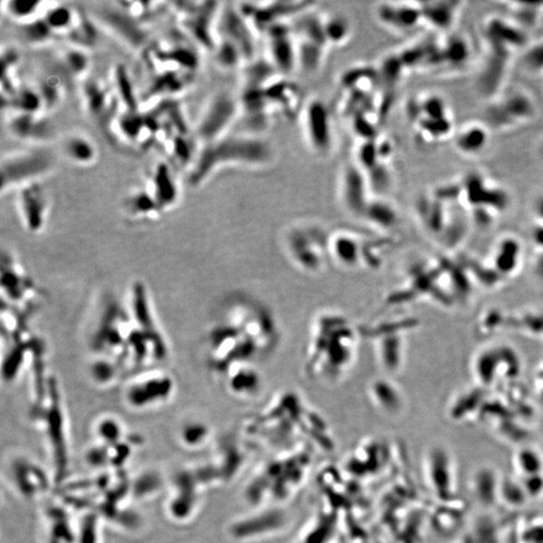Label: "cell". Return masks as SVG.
<instances>
[{"mask_svg":"<svg viewBox=\"0 0 543 543\" xmlns=\"http://www.w3.org/2000/svg\"><path fill=\"white\" fill-rule=\"evenodd\" d=\"M270 63L279 73L288 74L298 68V51L292 25L280 23L265 32Z\"/></svg>","mask_w":543,"mask_h":543,"instance_id":"cell-13","label":"cell"},{"mask_svg":"<svg viewBox=\"0 0 543 543\" xmlns=\"http://www.w3.org/2000/svg\"><path fill=\"white\" fill-rule=\"evenodd\" d=\"M275 159V147L265 137L252 133H228L216 142L200 148L190 167L188 181L193 188H197L224 167L261 169L271 166Z\"/></svg>","mask_w":543,"mask_h":543,"instance_id":"cell-1","label":"cell"},{"mask_svg":"<svg viewBox=\"0 0 543 543\" xmlns=\"http://www.w3.org/2000/svg\"><path fill=\"white\" fill-rule=\"evenodd\" d=\"M521 63L528 74L543 75V39L530 44L524 49Z\"/></svg>","mask_w":543,"mask_h":543,"instance_id":"cell-30","label":"cell"},{"mask_svg":"<svg viewBox=\"0 0 543 543\" xmlns=\"http://www.w3.org/2000/svg\"><path fill=\"white\" fill-rule=\"evenodd\" d=\"M131 315L129 309L124 308L117 302L108 304L97 325L92 338V348L98 358H109L127 368V347L132 332Z\"/></svg>","mask_w":543,"mask_h":543,"instance_id":"cell-3","label":"cell"},{"mask_svg":"<svg viewBox=\"0 0 543 543\" xmlns=\"http://www.w3.org/2000/svg\"><path fill=\"white\" fill-rule=\"evenodd\" d=\"M174 391L171 375L160 370H140L130 375L124 386V400L134 410L158 407L169 400Z\"/></svg>","mask_w":543,"mask_h":543,"instance_id":"cell-6","label":"cell"},{"mask_svg":"<svg viewBox=\"0 0 543 543\" xmlns=\"http://www.w3.org/2000/svg\"><path fill=\"white\" fill-rule=\"evenodd\" d=\"M323 27L330 48H340L353 37V25L348 18L336 13H322Z\"/></svg>","mask_w":543,"mask_h":543,"instance_id":"cell-25","label":"cell"},{"mask_svg":"<svg viewBox=\"0 0 543 543\" xmlns=\"http://www.w3.org/2000/svg\"><path fill=\"white\" fill-rule=\"evenodd\" d=\"M94 14L101 23L121 37L130 46L133 48L145 46L150 35L148 30L142 27L144 20L130 13L124 2H116L112 6L103 4Z\"/></svg>","mask_w":543,"mask_h":543,"instance_id":"cell-12","label":"cell"},{"mask_svg":"<svg viewBox=\"0 0 543 543\" xmlns=\"http://www.w3.org/2000/svg\"><path fill=\"white\" fill-rule=\"evenodd\" d=\"M468 42L462 37H453L447 44L441 46V63L444 66L460 67L468 61L470 49Z\"/></svg>","mask_w":543,"mask_h":543,"instance_id":"cell-28","label":"cell"},{"mask_svg":"<svg viewBox=\"0 0 543 543\" xmlns=\"http://www.w3.org/2000/svg\"><path fill=\"white\" fill-rule=\"evenodd\" d=\"M2 302L28 315L34 313L41 295L32 279L11 254H4L1 263Z\"/></svg>","mask_w":543,"mask_h":543,"instance_id":"cell-8","label":"cell"},{"mask_svg":"<svg viewBox=\"0 0 543 543\" xmlns=\"http://www.w3.org/2000/svg\"><path fill=\"white\" fill-rule=\"evenodd\" d=\"M58 158L49 146H32L1 157V193L41 181L56 167Z\"/></svg>","mask_w":543,"mask_h":543,"instance_id":"cell-2","label":"cell"},{"mask_svg":"<svg viewBox=\"0 0 543 543\" xmlns=\"http://www.w3.org/2000/svg\"><path fill=\"white\" fill-rule=\"evenodd\" d=\"M464 2L456 0H434L420 2L422 21L438 32H449L457 23Z\"/></svg>","mask_w":543,"mask_h":543,"instance_id":"cell-20","label":"cell"},{"mask_svg":"<svg viewBox=\"0 0 543 543\" xmlns=\"http://www.w3.org/2000/svg\"><path fill=\"white\" fill-rule=\"evenodd\" d=\"M207 428L198 422H190L181 429V441L184 445L195 446L204 441Z\"/></svg>","mask_w":543,"mask_h":543,"instance_id":"cell-33","label":"cell"},{"mask_svg":"<svg viewBox=\"0 0 543 543\" xmlns=\"http://www.w3.org/2000/svg\"><path fill=\"white\" fill-rule=\"evenodd\" d=\"M537 113L532 98L524 92H509L491 104L485 113L491 130H507L530 122Z\"/></svg>","mask_w":543,"mask_h":543,"instance_id":"cell-11","label":"cell"},{"mask_svg":"<svg viewBox=\"0 0 543 543\" xmlns=\"http://www.w3.org/2000/svg\"><path fill=\"white\" fill-rule=\"evenodd\" d=\"M58 63L61 65V71H65V77L70 75L78 79L88 72L90 58L87 49L72 47L59 56Z\"/></svg>","mask_w":543,"mask_h":543,"instance_id":"cell-26","label":"cell"},{"mask_svg":"<svg viewBox=\"0 0 543 543\" xmlns=\"http://www.w3.org/2000/svg\"><path fill=\"white\" fill-rule=\"evenodd\" d=\"M124 209L127 214L133 219H154L162 216L154 198L145 188L130 193L125 200Z\"/></svg>","mask_w":543,"mask_h":543,"instance_id":"cell-23","label":"cell"},{"mask_svg":"<svg viewBox=\"0 0 543 543\" xmlns=\"http://www.w3.org/2000/svg\"><path fill=\"white\" fill-rule=\"evenodd\" d=\"M491 140V129L486 123L470 122L454 134V147L460 154L476 157L482 154Z\"/></svg>","mask_w":543,"mask_h":543,"instance_id":"cell-21","label":"cell"},{"mask_svg":"<svg viewBox=\"0 0 543 543\" xmlns=\"http://www.w3.org/2000/svg\"><path fill=\"white\" fill-rule=\"evenodd\" d=\"M92 377L99 386H110L121 379L127 372L122 365L109 358H98L91 367Z\"/></svg>","mask_w":543,"mask_h":543,"instance_id":"cell-27","label":"cell"},{"mask_svg":"<svg viewBox=\"0 0 543 543\" xmlns=\"http://www.w3.org/2000/svg\"><path fill=\"white\" fill-rule=\"evenodd\" d=\"M84 101L89 114L106 132L112 131L118 117L116 104L119 101L114 91L97 80H90L84 86Z\"/></svg>","mask_w":543,"mask_h":543,"instance_id":"cell-19","label":"cell"},{"mask_svg":"<svg viewBox=\"0 0 543 543\" xmlns=\"http://www.w3.org/2000/svg\"><path fill=\"white\" fill-rule=\"evenodd\" d=\"M185 34L202 48L214 51L216 27L221 6L216 2H184L176 4Z\"/></svg>","mask_w":543,"mask_h":543,"instance_id":"cell-9","label":"cell"},{"mask_svg":"<svg viewBox=\"0 0 543 543\" xmlns=\"http://www.w3.org/2000/svg\"><path fill=\"white\" fill-rule=\"evenodd\" d=\"M18 205L23 224L30 233H39L49 214V197L41 181L18 188Z\"/></svg>","mask_w":543,"mask_h":543,"instance_id":"cell-17","label":"cell"},{"mask_svg":"<svg viewBox=\"0 0 543 543\" xmlns=\"http://www.w3.org/2000/svg\"><path fill=\"white\" fill-rule=\"evenodd\" d=\"M130 299L129 312L134 328L152 344L162 361L166 360L169 344L155 317L150 293L142 282L132 286Z\"/></svg>","mask_w":543,"mask_h":543,"instance_id":"cell-10","label":"cell"},{"mask_svg":"<svg viewBox=\"0 0 543 543\" xmlns=\"http://www.w3.org/2000/svg\"><path fill=\"white\" fill-rule=\"evenodd\" d=\"M61 155L78 166H90L98 159V148L87 134L71 132L61 139Z\"/></svg>","mask_w":543,"mask_h":543,"instance_id":"cell-22","label":"cell"},{"mask_svg":"<svg viewBox=\"0 0 543 543\" xmlns=\"http://www.w3.org/2000/svg\"><path fill=\"white\" fill-rule=\"evenodd\" d=\"M374 14L380 25L394 34H410L424 23L420 2H382Z\"/></svg>","mask_w":543,"mask_h":543,"instance_id":"cell-14","label":"cell"},{"mask_svg":"<svg viewBox=\"0 0 543 543\" xmlns=\"http://www.w3.org/2000/svg\"><path fill=\"white\" fill-rule=\"evenodd\" d=\"M512 14L515 16V23L524 30L537 27L543 16V4H530V2H513L509 4Z\"/></svg>","mask_w":543,"mask_h":543,"instance_id":"cell-29","label":"cell"},{"mask_svg":"<svg viewBox=\"0 0 543 543\" xmlns=\"http://www.w3.org/2000/svg\"><path fill=\"white\" fill-rule=\"evenodd\" d=\"M519 468L525 475H539L542 470V460L539 454H537L533 450H523L519 453L517 457Z\"/></svg>","mask_w":543,"mask_h":543,"instance_id":"cell-32","label":"cell"},{"mask_svg":"<svg viewBox=\"0 0 543 543\" xmlns=\"http://www.w3.org/2000/svg\"><path fill=\"white\" fill-rule=\"evenodd\" d=\"M340 200L350 212H360L367 209L372 202V188L367 176L355 161L343 165L339 174Z\"/></svg>","mask_w":543,"mask_h":543,"instance_id":"cell-16","label":"cell"},{"mask_svg":"<svg viewBox=\"0 0 543 543\" xmlns=\"http://www.w3.org/2000/svg\"><path fill=\"white\" fill-rule=\"evenodd\" d=\"M97 432L104 443H119L122 440L123 428L121 422L115 417H106L98 422Z\"/></svg>","mask_w":543,"mask_h":543,"instance_id":"cell-31","label":"cell"},{"mask_svg":"<svg viewBox=\"0 0 543 543\" xmlns=\"http://www.w3.org/2000/svg\"><path fill=\"white\" fill-rule=\"evenodd\" d=\"M240 114L242 111L238 96L228 91H219L214 94L205 106L195 129H193L200 148L228 135L231 125Z\"/></svg>","mask_w":543,"mask_h":543,"instance_id":"cell-5","label":"cell"},{"mask_svg":"<svg viewBox=\"0 0 543 543\" xmlns=\"http://www.w3.org/2000/svg\"><path fill=\"white\" fill-rule=\"evenodd\" d=\"M144 188L154 198L162 214L176 207L181 197L178 181L171 163L164 160L154 165Z\"/></svg>","mask_w":543,"mask_h":543,"instance_id":"cell-18","label":"cell"},{"mask_svg":"<svg viewBox=\"0 0 543 543\" xmlns=\"http://www.w3.org/2000/svg\"><path fill=\"white\" fill-rule=\"evenodd\" d=\"M32 417L44 425L53 447L58 473L60 474L61 470L66 469L67 463V451L65 446L66 417L60 384L54 375H49L44 396L34 401Z\"/></svg>","mask_w":543,"mask_h":543,"instance_id":"cell-4","label":"cell"},{"mask_svg":"<svg viewBox=\"0 0 543 543\" xmlns=\"http://www.w3.org/2000/svg\"><path fill=\"white\" fill-rule=\"evenodd\" d=\"M51 2L11 0L2 2V13L18 25L30 23L41 18Z\"/></svg>","mask_w":543,"mask_h":543,"instance_id":"cell-24","label":"cell"},{"mask_svg":"<svg viewBox=\"0 0 543 543\" xmlns=\"http://www.w3.org/2000/svg\"><path fill=\"white\" fill-rule=\"evenodd\" d=\"M7 127L16 138L34 146H49L58 137L56 126L46 113H13L7 120Z\"/></svg>","mask_w":543,"mask_h":543,"instance_id":"cell-15","label":"cell"},{"mask_svg":"<svg viewBox=\"0 0 543 543\" xmlns=\"http://www.w3.org/2000/svg\"><path fill=\"white\" fill-rule=\"evenodd\" d=\"M307 145L320 157L331 154L335 146L334 120L329 105L320 98L309 100L301 112Z\"/></svg>","mask_w":543,"mask_h":543,"instance_id":"cell-7","label":"cell"},{"mask_svg":"<svg viewBox=\"0 0 543 543\" xmlns=\"http://www.w3.org/2000/svg\"><path fill=\"white\" fill-rule=\"evenodd\" d=\"M542 154H543V147H542Z\"/></svg>","mask_w":543,"mask_h":543,"instance_id":"cell-34","label":"cell"}]
</instances>
